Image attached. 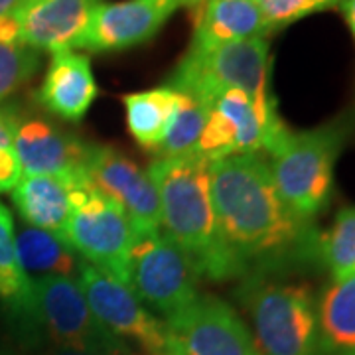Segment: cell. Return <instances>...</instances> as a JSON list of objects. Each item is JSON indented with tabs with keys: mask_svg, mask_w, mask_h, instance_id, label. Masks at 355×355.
<instances>
[{
	"mask_svg": "<svg viewBox=\"0 0 355 355\" xmlns=\"http://www.w3.org/2000/svg\"><path fill=\"white\" fill-rule=\"evenodd\" d=\"M243 304L259 355H320L316 298L308 286L253 279Z\"/></svg>",
	"mask_w": 355,
	"mask_h": 355,
	"instance_id": "6",
	"label": "cell"
},
{
	"mask_svg": "<svg viewBox=\"0 0 355 355\" xmlns=\"http://www.w3.org/2000/svg\"><path fill=\"white\" fill-rule=\"evenodd\" d=\"M316 251L331 280L355 275V205L338 211L331 227L316 239Z\"/></svg>",
	"mask_w": 355,
	"mask_h": 355,
	"instance_id": "23",
	"label": "cell"
},
{
	"mask_svg": "<svg viewBox=\"0 0 355 355\" xmlns=\"http://www.w3.org/2000/svg\"><path fill=\"white\" fill-rule=\"evenodd\" d=\"M24 0H0V18L6 16V14L14 12Z\"/></svg>",
	"mask_w": 355,
	"mask_h": 355,
	"instance_id": "31",
	"label": "cell"
},
{
	"mask_svg": "<svg viewBox=\"0 0 355 355\" xmlns=\"http://www.w3.org/2000/svg\"><path fill=\"white\" fill-rule=\"evenodd\" d=\"M209 180L217 233L239 275L316 243L310 237V225L282 202L270 166L261 154L209 162Z\"/></svg>",
	"mask_w": 355,
	"mask_h": 355,
	"instance_id": "1",
	"label": "cell"
},
{
	"mask_svg": "<svg viewBox=\"0 0 355 355\" xmlns=\"http://www.w3.org/2000/svg\"><path fill=\"white\" fill-rule=\"evenodd\" d=\"M342 10L343 14H345V20H347V24H349V30H352V34H354L355 40V0H343Z\"/></svg>",
	"mask_w": 355,
	"mask_h": 355,
	"instance_id": "30",
	"label": "cell"
},
{
	"mask_svg": "<svg viewBox=\"0 0 355 355\" xmlns=\"http://www.w3.org/2000/svg\"><path fill=\"white\" fill-rule=\"evenodd\" d=\"M97 97V81L87 53L65 50L51 53L36 99L50 114L79 123Z\"/></svg>",
	"mask_w": 355,
	"mask_h": 355,
	"instance_id": "16",
	"label": "cell"
},
{
	"mask_svg": "<svg viewBox=\"0 0 355 355\" xmlns=\"http://www.w3.org/2000/svg\"><path fill=\"white\" fill-rule=\"evenodd\" d=\"M12 146L24 176H55L81 188L87 178V142L42 116L12 113Z\"/></svg>",
	"mask_w": 355,
	"mask_h": 355,
	"instance_id": "13",
	"label": "cell"
},
{
	"mask_svg": "<svg viewBox=\"0 0 355 355\" xmlns=\"http://www.w3.org/2000/svg\"><path fill=\"white\" fill-rule=\"evenodd\" d=\"M32 294L34 282L24 272L16 251L12 211L0 202V306L14 326V334L28 322Z\"/></svg>",
	"mask_w": 355,
	"mask_h": 355,
	"instance_id": "20",
	"label": "cell"
},
{
	"mask_svg": "<svg viewBox=\"0 0 355 355\" xmlns=\"http://www.w3.org/2000/svg\"><path fill=\"white\" fill-rule=\"evenodd\" d=\"M77 188L55 176H22L12 203L26 225L64 235Z\"/></svg>",
	"mask_w": 355,
	"mask_h": 355,
	"instance_id": "18",
	"label": "cell"
},
{
	"mask_svg": "<svg viewBox=\"0 0 355 355\" xmlns=\"http://www.w3.org/2000/svg\"><path fill=\"white\" fill-rule=\"evenodd\" d=\"M178 99L180 93L170 85L137 91L123 97L128 132L140 148L156 154L176 113Z\"/></svg>",
	"mask_w": 355,
	"mask_h": 355,
	"instance_id": "22",
	"label": "cell"
},
{
	"mask_svg": "<svg viewBox=\"0 0 355 355\" xmlns=\"http://www.w3.org/2000/svg\"><path fill=\"white\" fill-rule=\"evenodd\" d=\"M270 28L251 0H205L193 24V50H211L251 38H266Z\"/></svg>",
	"mask_w": 355,
	"mask_h": 355,
	"instance_id": "17",
	"label": "cell"
},
{
	"mask_svg": "<svg viewBox=\"0 0 355 355\" xmlns=\"http://www.w3.org/2000/svg\"><path fill=\"white\" fill-rule=\"evenodd\" d=\"M164 355H259L253 334L235 308L202 294L164 320Z\"/></svg>",
	"mask_w": 355,
	"mask_h": 355,
	"instance_id": "10",
	"label": "cell"
},
{
	"mask_svg": "<svg viewBox=\"0 0 355 355\" xmlns=\"http://www.w3.org/2000/svg\"><path fill=\"white\" fill-rule=\"evenodd\" d=\"M87 178L97 190L125 211L135 235L162 231L160 202L153 178L148 170H142L127 154L107 144H91Z\"/></svg>",
	"mask_w": 355,
	"mask_h": 355,
	"instance_id": "12",
	"label": "cell"
},
{
	"mask_svg": "<svg viewBox=\"0 0 355 355\" xmlns=\"http://www.w3.org/2000/svg\"><path fill=\"white\" fill-rule=\"evenodd\" d=\"M343 146L340 127H320L286 135L268 153L270 172L282 202L310 223L330 203L334 168Z\"/></svg>",
	"mask_w": 355,
	"mask_h": 355,
	"instance_id": "4",
	"label": "cell"
},
{
	"mask_svg": "<svg viewBox=\"0 0 355 355\" xmlns=\"http://www.w3.org/2000/svg\"><path fill=\"white\" fill-rule=\"evenodd\" d=\"M251 2L265 16L266 24L272 32L310 14L338 6L343 0H251Z\"/></svg>",
	"mask_w": 355,
	"mask_h": 355,
	"instance_id": "26",
	"label": "cell"
},
{
	"mask_svg": "<svg viewBox=\"0 0 355 355\" xmlns=\"http://www.w3.org/2000/svg\"><path fill=\"white\" fill-rule=\"evenodd\" d=\"M178 2H180V6H200L205 0H178Z\"/></svg>",
	"mask_w": 355,
	"mask_h": 355,
	"instance_id": "32",
	"label": "cell"
},
{
	"mask_svg": "<svg viewBox=\"0 0 355 355\" xmlns=\"http://www.w3.org/2000/svg\"><path fill=\"white\" fill-rule=\"evenodd\" d=\"M40 51L22 42L0 44V101L8 99L38 71Z\"/></svg>",
	"mask_w": 355,
	"mask_h": 355,
	"instance_id": "25",
	"label": "cell"
},
{
	"mask_svg": "<svg viewBox=\"0 0 355 355\" xmlns=\"http://www.w3.org/2000/svg\"><path fill=\"white\" fill-rule=\"evenodd\" d=\"M168 85L205 107L223 91L239 89L266 111L277 109L268 91L266 38L241 40L211 50L190 48L168 79Z\"/></svg>",
	"mask_w": 355,
	"mask_h": 355,
	"instance_id": "5",
	"label": "cell"
},
{
	"mask_svg": "<svg viewBox=\"0 0 355 355\" xmlns=\"http://www.w3.org/2000/svg\"><path fill=\"white\" fill-rule=\"evenodd\" d=\"M205 119H207V107L196 101L190 95L180 93L176 113L172 116L164 140L156 150V158L196 154L198 142L202 139L203 127H205Z\"/></svg>",
	"mask_w": 355,
	"mask_h": 355,
	"instance_id": "24",
	"label": "cell"
},
{
	"mask_svg": "<svg viewBox=\"0 0 355 355\" xmlns=\"http://www.w3.org/2000/svg\"><path fill=\"white\" fill-rule=\"evenodd\" d=\"M16 251L20 265L30 279H77L81 259L65 241L64 235L22 223L16 233Z\"/></svg>",
	"mask_w": 355,
	"mask_h": 355,
	"instance_id": "21",
	"label": "cell"
},
{
	"mask_svg": "<svg viewBox=\"0 0 355 355\" xmlns=\"http://www.w3.org/2000/svg\"><path fill=\"white\" fill-rule=\"evenodd\" d=\"M77 284L93 314L125 343H135L144 355H164V322L142 304L125 282L81 261Z\"/></svg>",
	"mask_w": 355,
	"mask_h": 355,
	"instance_id": "11",
	"label": "cell"
},
{
	"mask_svg": "<svg viewBox=\"0 0 355 355\" xmlns=\"http://www.w3.org/2000/svg\"><path fill=\"white\" fill-rule=\"evenodd\" d=\"M103 0H24L12 16L20 42L38 51L77 50Z\"/></svg>",
	"mask_w": 355,
	"mask_h": 355,
	"instance_id": "15",
	"label": "cell"
},
{
	"mask_svg": "<svg viewBox=\"0 0 355 355\" xmlns=\"http://www.w3.org/2000/svg\"><path fill=\"white\" fill-rule=\"evenodd\" d=\"M178 8V0L101 2L77 50L105 53L140 46L153 40Z\"/></svg>",
	"mask_w": 355,
	"mask_h": 355,
	"instance_id": "14",
	"label": "cell"
},
{
	"mask_svg": "<svg viewBox=\"0 0 355 355\" xmlns=\"http://www.w3.org/2000/svg\"><path fill=\"white\" fill-rule=\"evenodd\" d=\"M22 176V166L14 146H0V193L12 191Z\"/></svg>",
	"mask_w": 355,
	"mask_h": 355,
	"instance_id": "27",
	"label": "cell"
},
{
	"mask_svg": "<svg viewBox=\"0 0 355 355\" xmlns=\"http://www.w3.org/2000/svg\"><path fill=\"white\" fill-rule=\"evenodd\" d=\"M0 355H12V352H10L2 342H0Z\"/></svg>",
	"mask_w": 355,
	"mask_h": 355,
	"instance_id": "33",
	"label": "cell"
},
{
	"mask_svg": "<svg viewBox=\"0 0 355 355\" xmlns=\"http://www.w3.org/2000/svg\"><path fill=\"white\" fill-rule=\"evenodd\" d=\"M198 280L190 257L162 231L135 235L127 286L153 314L166 320L190 306L200 296Z\"/></svg>",
	"mask_w": 355,
	"mask_h": 355,
	"instance_id": "7",
	"label": "cell"
},
{
	"mask_svg": "<svg viewBox=\"0 0 355 355\" xmlns=\"http://www.w3.org/2000/svg\"><path fill=\"white\" fill-rule=\"evenodd\" d=\"M0 146H12V111L0 109Z\"/></svg>",
	"mask_w": 355,
	"mask_h": 355,
	"instance_id": "28",
	"label": "cell"
},
{
	"mask_svg": "<svg viewBox=\"0 0 355 355\" xmlns=\"http://www.w3.org/2000/svg\"><path fill=\"white\" fill-rule=\"evenodd\" d=\"M288 127L279 111H266L239 89H229L207 105V119L196 154L207 162L229 156L270 153Z\"/></svg>",
	"mask_w": 355,
	"mask_h": 355,
	"instance_id": "9",
	"label": "cell"
},
{
	"mask_svg": "<svg viewBox=\"0 0 355 355\" xmlns=\"http://www.w3.org/2000/svg\"><path fill=\"white\" fill-rule=\"evenodd\" d=\"M32 282L30 316L16 334L30 352L51 345L103 355H135L128 343L111 334L93 314L76 279L42 277Z\"/></svg>",
	"mask_w": 355,
	"mask_h": 355,
	"instance_id": "3",
	"label": "cell"
},
{
	"mask_svg": "<svg viewBox=\"0 0 355 355\" xmlns=\"http://www.w3.org/2000/svg\"><path fill=\"white\" fill-rule=\"evenodd\" d=\"M64 239L81 261L127 284L135 229L125 211L93 184L77 188Z\"/></svg>",
	"mask_w": 355,
	"mask_h": 355,
	"instance_id": "8",
	"label": "cell"
},
{
	"mask_svg": "<svg viewBox=\"0 0 355 355\" xmlns=\"http://www.w3.org/2000/svg\"><path fill=\"white\" fill-rule=\"evenodd\" d=\"M148 174L160 202L162 233L190 257L200 277H239L217 233L209 162L198 154L154 158Z\"/></svg>",
	"mask_w": 355,
	"mask_h": 355,
	"instance_id": "2",
	"label": "cell"
},
{
	"mask_svg": "<svg viewBox=\"0 0 355 355\" xmlns=\"http://www.w3.org/2000/svg\"><path fill=\"white\" fill-rule=\"evenodd\" d=\"M34 355H103V354H91V352H79V349H67V347H38L34 349Z\"/></svg>",
	"mask_w": 355,
	"mask_h": 355,
	"instance_id": "29",
	"label": "cell"
},
{
	"mask_svg": "<svg viewBox=\"0 0 355 355\" xmlns=\"http://www.w3.org/2000/svg\"><path fill=\"white\" fill-rule=\"evenodd\" d=\"M316 314L320 355H355V275L331 280Z\"/></svg>",
	"mask_w": 355,
	"mask_h": 355,
	"instance_id": "19",
	"label": "cell"
}]
</instances>
